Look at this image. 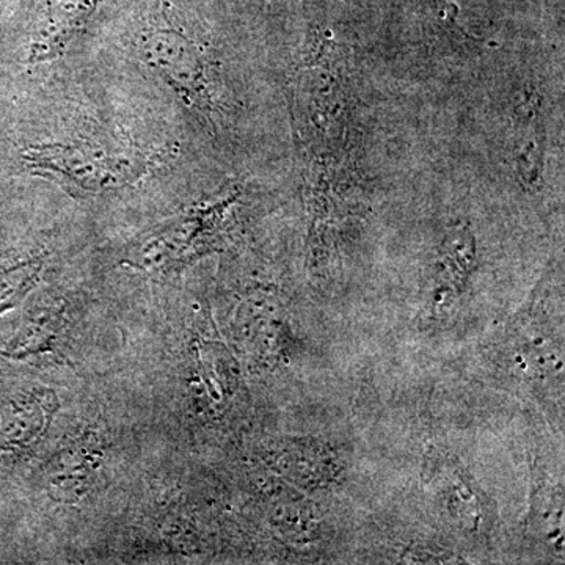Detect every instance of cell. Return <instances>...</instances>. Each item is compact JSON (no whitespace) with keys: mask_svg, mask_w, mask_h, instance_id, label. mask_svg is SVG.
Segmentation results:
<instances>
[{"mask_svg":"<svg viewBox=\"0 0 565 565\" xmlns=\"http://www.w3.org/2000/svg\"><path fill=\"white\" fill-rule=\"evenodd\" d=\"M32 169L61 182L71 192L117 191L143 173L145 163L131 151L110 150L106 145H41L28 156Z\"/></svg>","mask_w":565,"mask_h":565,"instance_id":"1","label":"cell"},{"mask_svg":"<svg viewBox=\"0 0 565 565\" xmlns=\"http://www.w3.org/2000/svg\"><path fill=\"white\" fill-rule=\"evenodd\" d=\"M223 204L195 206L162 222L125 253V263L145 273H178L214 247Z\"/></svg>","mask_w":565,"mask_h":565,"instance_id":"2","label":"cell"},{"mask_svg":"<svg viewBox=\"0 0 565 565\" xmlns=\"http://www.w3.org/2000/svg\"><path fill=\"white\" fill-rule=\"evenodd\" d=\"M141 55L185 103L200 110L210 109L206 65L191 39L172 29L154 32L145 40Z\"/></svg>","mask_w":565,"mask_h":565,"instance_id":"3","label":"cell"},{"mask_svg":"<svg viewBox=\"0 0 565 565\" xmlns=\"http://www.w3.org/2000/svg\"><path fill=\"white\" fill-rule=\"evenodd\" d=\"M57 411V396L51 390L18 394L0 411V449L20 451L39 444Z\"/></svg>","mask_w":565,"mask_h":565,"instance_id":"4","label":"cell"},{"mask_svg":"<svg viewBox=\"0 0 565 565\" xmlns=\"http://www.w3.org/2000/svg\"><path fill=\"white\" fill-rule=\"evenodd\" d=\"M102 452L85 445L66 446L52 456L47 471L51 498L61 503H79L95 487Z\"/></svg>","mask_w":565,"mask_h":565,"instance_id":"5","label":"cell"},{"mask_svg":"<svg viewBox=\"0 0 565 565\" xmlns=\"http://www.w3.org/2000/svg\"><path fill=\"white\" fill-rule=\"evenodd\" d=\"M96 3L98 0H57L52 6L46 24L33 41L31 62H47L61 57L90 18Z\"/></svg>","mask_w":565,"mask_h":565,"instance_id":"6","label":"cell"},{"mask_svg":"<svg viewBox=\"0 0 565 565\" xmlns=\"http://www.w3.org/2000/svg\"><path fill=\"white\" fill-rule=\"evenodd\" d=\"M44 262V255H39L0 267V315L17 308L36 288Z\"/></svg>","mask_w":565,"mask_h":565,"instance_id":"7","label":"cell"},{"mask_svg":"<svg viewBox=\"0 0 565 565\" xmlns=\"http://www.w3.org/2000/svg\"><path fill=\"white\" fill-rule=\"evenodd\" d=\"M58 332H61V321L57 316H43V318L40 316V318L32 319L11 341L6 355L11 359L25 360L54 352Z\"/></svg>","mask_w":565,"mask_h":565,"instance_id":"8","label":"cell"}]
</instances>
